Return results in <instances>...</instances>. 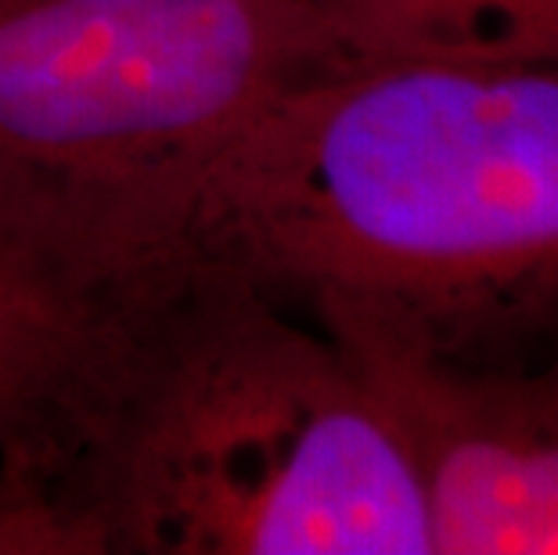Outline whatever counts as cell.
Listing matches in <instances>:
<instances>
[{"mask_svg": "<svg viewBox=\"0 0 558 555\" xmlns=\"http://www.w3.org/2000/svg\"><path fill=\"white\" fill-rule=\"evenodd\" d=\"M339 62L306 0H0V281L51 303L126 264L187 177Z\"/></svg>", "mask_w": 558, "mask_h": 555, "instance_id": "obj_3", "label": "cell"}, {"mask_svg": "<svg viewBox=\"0 0 558 555\" xmlns=\"http://www.w3.org/2000/svg\"><path fill=\"white\" fill-rule=\"evenodd\" d=\"M166 245L278 297L386 303L486 361L558 350V65L357 58L300 80L198 167Z\"/></svg>", "mask_w": 558, "mask_h": 555, "instance_id": "obj_2", "label": "cell"}, {"mask_svg": "<svg viewBox=\"0 0 558 555\" xmlns=\"http://www.w3.org/2000/svg\"><path fill=\"white\" fill-rule=\"evenodd\" d=\"M0 555H433L408 447L320 328L184 245L54 300Z\"/></svg>", "mask_w": 558, "mask_h": 555, "instance_id": "obj_1", "label": "cell"}, {"mask_svg": "<svg viewBox=\"0 0 558 555\" xmlns=\"http://www.w3.org/2000/svg\"><path fill=\"white\" fill-rule=\"evenodd\" d=\"M306 303L408 447L433 555H558V350L465 358L386 303Z\"/></svg>", "mask_w": 558, "mask_h": 555, "instance_id": "obj_4", "label": "cell"}, {"mask_svg": "<svg viewBox=\"0 0 558 555\" xmlns=\"http://www.w3.org/2000/svg\"><path fill=\"white\" fill-rule=\"evenodd\" d=\"M54 333V303L0 281V441L37 383Z\"/></svg>", "mask_w": 558, "mask_h": 555, "instance_id": "obj_6", "label": "cell"}, {"mask_svg": "<svg viewBox=\"0 0 558 555\" xmlns=\"http://www.w3.org/2000/svg\"><path fill=\"white\" fill-rule=\"evenodd\" d=\"M357 58L558 65V0H306Z\"/></svg>", "mask_w": 558, "mask_h": 555, "instance_id": "obj_5", "label": "cell"}]
</instances>
